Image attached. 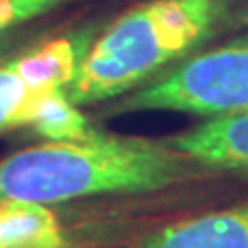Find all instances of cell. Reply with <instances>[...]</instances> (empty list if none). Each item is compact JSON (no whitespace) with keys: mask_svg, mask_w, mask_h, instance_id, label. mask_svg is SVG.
I'll return each instance as SVG.
<instances>
[{"mask_svg":"<svg viewBox=\"0 0 248 248\" xmlns=\"http://www.w3.org/2000/svg\"><path fill=\"white\" fill-rule=\"evenodd\" d=\"M166 141L201 170L248 176V116L203 120Z\"/></svg>","mask_w":248,"mask_h":248,"instance_id":"277c9868","label":"cell"},{"mask_svg":"<svg viewBox=\"0 0 248 248\" xmlns=\"http://www.w3.org/2000/svg\"><path fill=\"white\" fill-rule=\"evenodd\" d=\"M15 31H4V33H0V60H2L6 56V52H9V48L15 44Z\"/></svg>","mask_w":248,"mask_h":248,"instance_id":"8fae6325","label":"cell"},{"mask_svg":"<svg viewBox=\"0 0 248 248\" xmlns=\"http://www.w3.org/2000/svg\"><path fill=\"white\" fill-rule=\"evenodd\" d=\"M89 31H77L73 35H62L46 42L40 48L13 56L11 62L19 77L31 89L50 93L64 91V87L77 75L85 52L91 46Z\"/></svg>","mask_w":248,"mask_h":248,"instance_id":"8992f818","label":"cell"},{"mask_svg":"<svg viewBox=\"0 0 248 248\" xmlns=\"http://www.w3.org/2000/svg\"><path fill=\"white\" fill-rule=\"evenodd\" d=\"M44 95L48 93L31 89L21 79L11 60H0V135L13 128L29 126Z\"/></svg>","mask_w":248,"mask_h":248,"instance_id":"9c48e42d","label":"cell"},{"mask_svg":"<svg viewBox=\"0 0 248 248\" xmlns=\"http://www.w3.org/2000/svg\"><path fill=\"white\" fill-rule=\"evenodd\" d=\"M199 170L168 141L108 135L46 141L0 159V201L56 205L102 195H143L184 184Z\"/></svg>","mask_w":248,"mask_h":248,"instance_id":"6da1fadb","label":"cell"},{"mask_svg":"<svg viewBox=\"0 0 248 248\" xmlns=\"http://www.w3.org/2000/svg\"><path fill=\"white\" fill-rule=\"evenodd\" d=\"M68 2L73 0H0V33L13 31L21 23L52 13Z\"/></svg>","mask_w":248,"mask_h":248,"instance_id":"30bf717a","label":"cell"},{"mask_svg":"<svg viewBox=\"0 0 248 248\" xmlns=\"http://www.w3.org/2000/svg\"><path fill=\"white\" fill-rule=\"evenodd\" d=\"M248 0H147L91 42L64 87L75 106L108 104L149 83L230 29Z\"/></svg>","mask_w":248,"mask_h":248,"instance_id":"7a4b0ae2","label":"cell"},{"mask_svg":"<svg viewBox=\"0 0 248 248\" xmlns=\"http://www.w3.org/2000/svg\"><path fill=\"white\" fill-rule=\"evenodd\" d=\"M29 128L44 141H91L102 135L64 91H52L42 97Z\"/></svg>","mask_w":248,"mask_h":248,"instance_id":"ba28073f","label":"cell"},{"mask_svg":"<svg viewBox=\"0 0 248 248\" xmlns=\"http://www.w3.org/2000/svg\"><path fill=\"white\" fill-rule=\"evenodd\" d=\"M0 248H68L66 232L50 205L0 201Z\"/></svg>","mask_w":248,"mask_h":248,"instance_id":"52a82bcc","label":"cell"},{"mask_svg":"<svg viewBox=\"0 0 248 248\" xmlns=\"http://www.w3.org/2000/svg\"><path fill=\"white\" fill-rule=\"evenodd\" d=\"M137 248H248V201L168 223Z\"/></svg>","mask_w":248,"mask_h":248,"instance_id":"5b68a950","label":"cell"},{"mask_svg":"<svg viewBox=\"0 0 248 248\" xmlns=\"http://www.w3.org/2000/svg\"><path fill=\"white\" fill-rule=\"evenodd\" d=\"M108 104L104 116L182 112L203 120L248 116V33L190 54Z\"/></svg>","mask_w":248,"mask_h":248,"instance_id":"3957f363","label":"cell"}]
</instances>
